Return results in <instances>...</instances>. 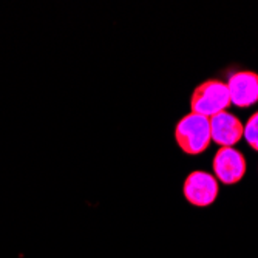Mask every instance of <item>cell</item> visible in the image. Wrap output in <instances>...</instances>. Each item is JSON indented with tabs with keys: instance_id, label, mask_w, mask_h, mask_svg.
Masks as SVG:
<instances>
[{
	"instance_id": "4",
	"label": "cell",
	"mask_w": 258,
	"mask_h": 258,
	"mask_svg": "<svg viewBox=\"0 0 258 258\" xmlns=\"http://www.w3.org/2000/svg\"><path fill=\"white\" fill-rule=\"evenodd\" d=\"M214 172L223 184H235L246 173V159L241 152L221 147L214 158Z\"/></svg>"
},
{
	"instance_id": "5",
	"label": "cell",
	"mask_w": 258,
	"mask_h": 258,
	"mask_svg": "<svg viewBox=\"0 0 258 258\" xmlns=\"http://www.w3.org/2000/svg\"><path fill=\"white\" fill-rule=\"evenodd\" d=\"M244 125L232 113L221 111L210 118V139L221 147H232L243 138Z\"/></svg>"
},
{
	"instance_id": "1",
	"label": "cell",
	"mask_w": 258,
	"mask_h": 258,
	"mask_svg": "<svg viewBox=\"0 0 258 258\" xmlns=\"http://www.w3.org/2000/svg\"><path fill=\"white\" fill-rule=\"evenodd\" d=\"M175 138L184 153H203L212 141L210 139V119L197 113L185 114L175 128Z\"/></svg>"
},
{
	"instance_id": "2",
	"label": "cell",
	"mask_w": 258,
	"mask_h": 258,
	"mask_svg": "<svg viewBox=\"0 0 258 258\" xmlns=\"http://www.w3.org/2000/svg\"><path fill=\"white\" fill-rule=\"evenodd\" d=\"M230 105V96L227 85L217 79H209L200 84L190 99L192 113L212 118V116L224 111Z\"/></svg>"
},
{
	"instance_id": "3",
	"label": "cell",
	"mask_w": 258,
	"mask_h": 258,
	"mask_svg": "<svg viewBox=\"0 0 258 258\" xmlns=\"http://www.w3.org/2000/svg\"><path fill=\"white\" fill-rule=\"evenodd\" d=\"M182 194L192 206L207 207L218 197V181L210 173L200 170L192 172L184 181Z\"/></svg>"
},
{
	"instance_id": "6",
	"label": "cell",
	"mask_w": 258,
	"mask_h": 258,
	"mask_svg": "<svg viewBox=\"0 0 258 258\" xmlns=\"http://www.w3.org/2000/svg\"><path fill=\"white\" fill-rule=\"evenodd\" d=\"M226 85L230 102L237 107H250L258 101V75L253 72H237Z\"/></svg>"
},
{
	"instance_id": "7",
	"label": "cell",
	"mask_w": 258,
	"mask_h": 258,
	"mask_svg": "<svg viewBox=\"0 0 258 258\" xmlns=\"http://www.w3.org/2000/svg\"><path fill=\"white\" fill-rule=\"evenodd\" d=\"M243 136L246 138L247 144L258 152V111L253 113L250 118L247 119L244 130H243Z\"/></svg>"
}]
</instances>
